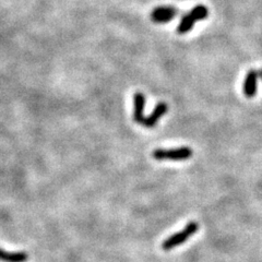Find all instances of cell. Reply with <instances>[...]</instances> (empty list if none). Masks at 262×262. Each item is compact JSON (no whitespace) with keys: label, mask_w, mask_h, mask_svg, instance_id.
I'll use <instances>...</instances> for the list:
<instances>
[{"label":"cell","mask_w":262,"mask_h":262,"mask_svg":"<svg viewBox=\"0 0 262 262\" xmlns=\"http://www.w3.org/2000/svg\"><path fill=\"white\" fill-rule=\"evenodd\" d=\"M179 11L177 8L170 6H161L154 8V10L151 12V20L154 23H168L178 15Z\"/></svg>","instance_id":"4"},{"label":"cell","mask_w":262,"mask_h":262,"mask_svg":"<svg viewBox=\"0 0 262 262\" xmlns=\"http://www.w3.org/2000/svg\"><path fill=\"white\" fill-rule=\"evenodd\" d=\"M134 120L138 124H142L144 120V106H145V96L143 93L138 92L134 96Z\"/></svg>","instance_id":"7"},{"label":"cell","mask_w":262,"mask_h":262,"mask_svg":"<svg viewBox=\"0 0 262 262\" xmlns=\"http://www.w3.org/2000/svg\"><path fill=\"white\" fill-rule=\"evenodd\" d=\"M259 73L256 70H250L244 81V93L245 95L251 98L257 93V83H258Z\"/></svg>","instance_id":"6"},{"label":"cell","mask_w":262,"mask_h":262,"mask_svg":"<svg viewBox=\"0 0 262 262\" xmlns=\"http://www.w3.org/2000/svg\"><path fill=\"white\" fill-rule=\"evenodd\" d=\"M0 260L4 262H26L29 260V256L26 252H9L0 249Z\"/></svg>","instance_id":"8"},{"label":"cell","mask_w":262,"mask_h":262,"mask_svg":"<svg viewBox=\"0 0 262 262\" xmlns=\"http://www.w3.org/2000/svg\"><path fill=\"white\" fill-rule=\"evenodd\" d=\"M168 111V106L166 103H159L157 106H155V108L153 110V112L149 115V116L145 117L142 125L146 128H153L155 125L158 124L159 120L165 115Z\"/></svg>","instance_id":"5"},{"label":"cell","mask_w":262,"mask_h":262,"mask_svg":"<svg viewBox=\"0 0 262 262\" xmlns=\"http://www.w3.org/2000/svg\"><path fill=\"white\" fill-rule=\"evenodd\" d=\"M193 154V151L188 146L178 147V149H170V150H164L158 149L155 150L152 155L155 160L158 161H185L189 160Z\"/></svg>","instance_id":"3"},{"label":"cell","mask_w":262,"mask_h":262,"mask_svg":"<svg viewBox=\"0 0 262 262\" xmlns=\"http://www.w3.org/2000/svg\"><path fill=\"white\" fill-rule=\"evenodd\" d=\"M198 228H199L198 223L195 222L188 223L183 231L173 234L171 236H169L166 241H164L162 244V248L164 250H170L177 247V246L187 242L189 237L194 235L196 231H198Z\"/></svg>","instance_id":"2"},{"label":"cell","mask_w":262,"mask_h":262,"mask_svg":"<svg viewBox=\"0 0 262 262\" xmlns=\"http://www.w3.org/2000/svg\"><path fill=\"white\" fill-rule=\"evenodd\" d=\"M259 77L262 79V69L259 71Z\"/></svg>","instance_id":"9"},{"label":"cell","mask_w":262,"mask_h":262,"mask_svg":"<svg viewBox=\"0 0 262 262\" xmlns=\"http://www.w3.org/2000/svg\"><path fill=\"white\" fill-rule=\"evenodd\" d=\"M209 15V9L208 7L203 6V5H198L193 7L192 9L186 13L182 19H180V22L177 27V33L178 34H186V33L190 32L194 24L198 21L206 20Z\"/></svg>","instance_id":"1"}]
</instances>
